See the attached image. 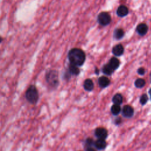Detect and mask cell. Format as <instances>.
Here are the masks:
<instances>
[{"instance_id":"obj_4","label":"cell","mask_w":151,"mask_h":151,"mask_svg":"<svg viewBox=\"0 0 151 151\" xmlns=\"http://www.w3.org/2000/svg\"><path fill=\"white\" fill-rule=\"evenodd\" d=\"M112 21L110 14L107 12L100 13L97 16V22L102 26H106Z\"/></svg>"},{"instance_id":"obj_17","label":"cell","mask_w":151,"mask_h":151,"mask_svg":"<svg viewBox=\"0 0 151 151\" xmlns=\"http://www.w3.org/2000/svg\"><path fill=\"white\" fill-rule=\"evenodd\" d=\"M114 70L109 66V64H105L102 67V72L107 76H110L114 72Z\"/></svg>"},{"instance_id":"obj_14","label":"cell","mask_w":151,"mask_h":151,"mask_svg":"<svg viewBox=\"0 0 151 151\" xmlns=\"http://www.w3.org/2000/svg\"><path fill=\"white\" fill-rule=\"evenodd\" d=\"M124 36V31L122 29H116L113 32V37L116 40H120L122 39Z\"/></svg>"},{"instance_id":"obj_25","label":"cell","mask_w":151,"mask_h":151,"mask_svg":"<svg viewBox=\"0 0 151 151\" xmlns=\"http://www.w3.org/2000/svg\"><path fill=\"white\" fill-rule=\"evenodd\" d=\"M95 73L96 74H97V75L99 74V69L97 68H96V69H95Z\"/></svg>"},{"instance_id":"obj_19","label":"cell","mask_w":151,"mask_h":151,"mask_svg":"<svg viewBox=\"0 0 151 151\" xmlns=\"http://www.w3.org/2000/svg\"><path fill=\"white\" fill-rule=\"evenodd\" d=\"M146 82L144 79H138L135 82V85L137 88H142L145 86Z\"/></svg>"},{"instance_id":"obj_24","label":"cell","mask_w":151,"mask_h":151,"mask_svg":"<svg viewBox=\"0 0 151 151\" xmlns=\"http://www.w3.org/2000/svg\"><path fill=\"white\" fill-rule=\"evenodd\" d=\"M120 122H121V119H120V118L116 120V124H119L120 123Z\"/></svg>"},{"instance_id":"obj_22","label":"cell","mask_w":151,"mask_h":151,"mask_svg":"<svg viewBox=\"0 0 151 151\" xmlns=\"http://www.w3.org/2000/svg\"><path fill=\"white\" fill-rule=\"evenodd\" d=\"M138 73L141 75V76H143L145 74V69L143 68V67H141V68H139L138 69V71H137Z\"/></svg>"},{"instance_id":"obj_21","label":"cell","mask_w":151,"mask_h":151,"mask_svg":"<svg viewBox=\"0 0 151 151\" xmlns=\"http://www.w3.org/2000/svg\"><path fill=\"white\" fill-rule=\"evenodd\" d=\"M94 142L91 138L87 139V140L86 141V145L87 147H92V146L94 145Z\"/></svg>"},{"instance_id":"obj_26","label":"cell","mask_w":151,"mask_h":151,"mask_svg":"<svg viewBox=\"0 0 151 151\" xmlns=\"http://www.w3.org/2000/svg\"><path fill=\"white\" fill-rule=\"evenodd\" d=\"M3 40H4L3 38L1 36H0V43H1L3 41Z\"/></svg>"},{"instance_id":"obj_27","label":"cell","mask_w":151,"mask_h":151,"mask_svg":"<svg viewBox=\"0 0 151 151\" xmlns=\"http://www.w3.org/2000/svg\"><path fill=\"white\" fill-rule=\"evenodd\" d=\"M149 95H150V99H151V89H149Z\"/></svg>"},{"instance_id":"obj_7","label":"cell","mask_w":151,"mask_h":151,"mask_svg":"<svg viewBox=\"0 0 151 151\" xmlns=\"http://www.w3.org/2000/svg\"><path fill=\"white\" fill-rule=\"evenodd\" d=\"M148 31V27L145 23L139 24L136 27V32L141 36H144Z\"/></svg>"},{"instance_id":"obj_15","label":"cell","mask_w":151,"mask_h":151,"mask_svg":"<svg viewBox=\"0 0 151 151\" xmlns=\"http://www.w3.org/2000/svg\"><path fill=\"white\" fill-rule=\"evenodd\" d=\"M108 64L114 70H115L119 67L120 61L116 57H112L110 59Z\"/></svg>"},{"instance_id":"obj_8","label":"cell","mask_w":151,"mask_h":151,"mask_svg":"<svg viewBox=\"0 0 151 151\" xmlns=\"http://www.w3.org/2000/svg\"><path fill=\"white\" fill-rule=\"evenodd\" d=\"M128 14H129L128 8L127 6L123 5L120 6L116 10V14L119 17H126L127 15H128Z\"/></svg>"},{"instance_id":"obj_18","label":"cell","mask_w":151,"mask_h":151,"mask_svg":"<svg viewBox=\"0 0 151 151\" xmlns=\"http://www.w3.org/2000/svg\"><path fill=\"white\" fill-rule=\"evenodd\" d=\"M111 112L113 115H117L120 113V112H121V108L120 106V105H116L114 104L112 108H111Z\"/></svg>"},{"instance_id":"obj_10","label":"cell","mask_w":151,"mask_h":151,"mask_svg":"<svg viewBox=\"0 0 151 151\" xmlns=\"http://www.w3.org/2000/svg\"><path fill=\"white\" fill-rule=\"evenodd\" d=\"M98 82L99 86L101 88H105L108 87L110 83L109 79L106 76L100 77L98 80Z\"/></svg>"},{"instance_id":"obj_5","label":"cell","mask_w":151,"mask_h":151,"mask_svg":"<svg viewBox=\"0 0 151 151\" xmlns=\"http://www.w3.org/2000/svg\"><path fill=\"white\" fill-rule=\"evenodd\" d=\"M94 135L98 139H105L108 136V131L105 128L100 127L96 129L94 132Z\"/></svg>"},{"instance_id":"obj_23","label":"cell","mask_w":151,"mask_h":151,"mask_svg":"<svg viewBox=\"0 0 151 151\" xmlns=\"http://www.w3.org/2000/svg\"><path fill=\"white\" fill-rule=\"evenodd\" d=\"M86 151H96V150L92 147H87Z\"/></svg>"},{"instance_id":"obj_3","label":"cell","mask_w":151,"mask_h":151,"mask_svg":"<svg viewBox=\"0 0 151 151\" xmlns=\"http://www.w3.org/2000/svg\"><path fill=\"white\" fill-rule=\"evenodd\" d=\"M25 98L27 102L33 105H36L39 100V92L34 85H30L25 92Z\"/></svg>"},{"instance_id":"obj_16","label":"cell","mask_w":151,"mask_h":151,"mask_svg":"<svg viewBox=\"0 0 151 151\" xmlns=\"http://www.w3.org/2000/svg\"><path fill=\"white\" fill-rule=\"evenodd\" d=\"M123 96L121 94L117 93L114 95V96L112 98V102H113L114 104L116 105H120L123 103Z\"/></svg>"},{"instance_id":"obj_12","label":"cell","mask_w":151,"mask_h":151,"mask_svg":"<svg viewBox=\"0 0 151 151\" xmlns=\"http://www.w3.org/2000/svg\"><path fill=\"white\" fill-rule=\"evenodd\" d=\"M67 71H69V73L71 75H73V76L79 75V73H80V71L78 66H75V65L70 64V63L69 66V68H68Z\"/></svg>"},{"instance_id":"obj_13","label":"cell","mask_w":151,"mask_h":151,"mask_svg":"<svg viewBox=\"0 0 151 151\" xmlns=\"http://www.w3.org/2000/svg\"><path fill=\"white\" fill-rule=\"evenodd\" d=\"M83 87H84V89L86 91L90 92V91L93 90L94 89V83L91 79H86L84 82Z\"/></svg>"},{"instance_id":"obj_2","label":"cell","mask_w":151,"mask_h":151,"mask_svg":"<svg viewBox=\"0 0 151 151\" xmlns=\"http://www.w3.org/2000/svg\"><path fill=\"white\" fill-rule=\"evenodd\" d=\"M45 80L48 87L56 89L59 85V73L56 70L49 69L45 74Z\"/></svg>"},{"instance_id":"obj_6","label":"cell","mask_w":151,"mask_h":151,"mask_svg":"<svg viewBox=\"0 0 151 151\" xmlns=\"http://www.w3.org/2000/svg\"><path fill=\"white\" fill-rule=\"evenodd\" d=\"M122 112L123 116L125 117H131L134 114V110L132 106L126 105L123 108Z\"/></svg>"},{"instance_id":"obj_28","label":"cell","mask_w":151,"mask_h":151,"mask_svg":"<svg viewBox=\"0 0 151 151\" xmlns=\"http://www.w3.org/2000/svg\"><path fill=\"white\" fill-rule=\"evenodd\" d=\"M150 81H151V73H150Z\"/></svg>"},{"instance_id":"obj_1","label":"cell","mask_w":151,"mask_h":151,"mask_svg":"<svg viewBox=\"0 0 151 151\" xmlns=\"http://www.w3.org/2000/svg\"><path fill=\"white\" fill-rule=\"evenodd\" d=\"M68 59L70 64L80 67L83 65L86 60V55L82 50L74 48L69 52Z\"/></svg>"},{"instance_id":"obj_20","label":"cell","mask_w":151,"mask_h":151,"mask_svg":"<svg viewBox=\"0 0 151 151\" xmlns=\"http://www.w3.org/2000/svg\"><path fill=\"white\" fill-rule=\"evenodd\" d=\"M148 100V97L146 94H142L140 97V103L142 105H145Z\"/></svg>"},{"instance_id":"obj_9","label":"cell","mask_w":151,"mask_h":151,"mask_svg":"<svg viewBox=\"0 0 151 151\" xmlns=\"http://www.w3.org/2000/svg\"><path fill=\"white\" fill-rule=\"evenodd\" d=\"M124 53V47L122 44H117L112 48V53L116 57L122 56Z\"/></svg>"},{"instance_id":"obj_11","label":"cell","mask_w":151,"mask_h":151,"mask_svg":"<svg viewBox=\"0 0 151 151\" xmlns=\"http://www.w3.org/2000/svg\"><path fill=\"white\" fill-rule=\"evenodd\" d=\"M94 146L99 150H103L106 146V142L105 139H98L94 143Z\"/></svg>"}]
</instances>
